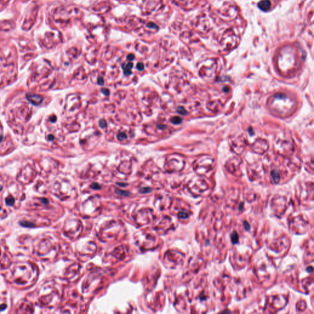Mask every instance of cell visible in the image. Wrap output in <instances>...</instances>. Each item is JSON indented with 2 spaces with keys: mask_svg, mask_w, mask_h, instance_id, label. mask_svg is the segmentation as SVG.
I'll return each instance as SVG.
<instances>
[{
  "mask_svg": "<svg viewBox=\"0 0 314 314\" xmlns=\"http://www.w3.org/2000/svg\"><path fill=\"white\" fill-rule=\"evenodd\" d=\"M271 3L269 0H262L258 3V7L263 11H268L271 8Z\"/></svg>",
  "mask_w": 314,
  "mask_h": 314,
  "instance_id": "obj_1",
  "label": "cell"
},
{
  "mask_svg": "<svg viewBox=\"0 0 314 314\" xmlns=\"http://www.w3.org/2000/svg\"><path fill=\"white\" fill-rule=\"evenodd\" d=\"M133 63H128L127 64H125L122 66L123 69H124V74L125 76H129L130 74H131V70L132 69L133 67Z\"/></svg>",
  "mask_w": 314,
  "mask_h": 314,
  "instance_id": "obj_2",
  "label": "cell"
},
{
  "mask_svg": "<svg viewBox=\"0 0 314 314\" xmlns=\"http://www.w3.org/2000/svg\"><path fill=\"white\" fill-rule=\"evenodd\" d=\"M271 175L275 183H277L280 180V175L278 172L276 171V170H274L271 173Z\"/></svg>",
  "mask_w": 314,
  "mask_h": 314,
  "instance_id": "obj_3",
  "label": "cell"
},
{
  "mask_svg": "<svg viewBox=\"0 0 314 314\" xmlns=\"http://www.w3.org/2000/svg\"><path fill=\"white\" fill-rule=\"evenodd\" d=\"M231 241H232V242L233 243V244H237L238 242V241H239V236H238L237 233L234 232L233 233L231 234Z\"/></svg>",
  "mask_w": 314,
  "mask_h": 314,
  "instance_id": "obj_4",
  "label": "cell"
},
{
  "mask_svg": "<svg viewBox=\"0 0 314 314\" xmlns=\"http://www.w3.org/2000/svg\"><path fill=\"white\" fill-rule=\"evenodd\" d=\"M182 120L181 118H180V117H178V116L174 117L172 118L171 120H170V121H171L173 124H175V125L180 124V123L182 122Z\"/></svg>",
  "mask_w": 314,
  "mask_h": 314,
  "instance_id": "obj_5",
  "label": "cell"
},
{
  "mask_svg": "<svg viewBox=\"0 0 314 314\" xmlns=\"http://www.w3.org/2000/svg\"><path fill=\"white\" fill-rule=\"evenodd\" d=\"M177 112L179 114L183 115H185L187 114V112L183 107H179L177 109Z\"/></svg>",
  "mask_w": 314,
  "mask_h": 314,
  "instance_id": "obj_6",
  "label": "cell"
},
{
  "mask_svg": "<svg viewBox=\"0 0 314 314\" xmlns=\"http://www.w3.org/2000/svg\"><path fill=\"white\" fill-rule=\"evenodd\" d=\"M127 138V136L125 133H120L117 135V139L119 141H123V140L126 139Z\"/></svg>",
  "mask_w": 314,
  "mask_h": 314,
  "instance_id": "obj_7",
  "label": "cell"
},
{
  "mask_svg": "<svg viewBox=\"0 0 314 314\" xmlns=\"http://www.w3.org/2000/svg\"><path fill=\"white\" fill-rule=\"evenodd\" d=\"M115 193L118 194V195H123V196H128L129 195V193H128L127 192H124V191L122 190H115Z\"/></svg>",
  "mask_w": 314,
  "mask_h": 314,
  "instance_id": "obj_8",
  "label": "cell"
},
{
  "mask_svg": "<svg viewBox=\"0 0 314 314\" xmlns=\"http://www.w3.org/2000/svg\"><path fill=\"white\" fill-rule=\"evenodd\" d=\"M99 125L101 128H104L107 126V122H106V120H104V119H101L99 121Z\"/></svg>",
  "mask_w": 314,
  "mask_h": 314,
  "instance_id": "obj_9",
  "label": "cell"
},
{
  "mask_svg": "<svg viewBox=\"0 0 314 314\" xmlns=\"http://www.w3.org/2000/svg\"><path fill=\"white\" fill-rule=\"evenodd\" d=\"M101 92L103 93L104 95L106 96H109V94H110V92H109V90L107 88H101Z\"/></svg>",
  "mask_w": 314,
  "mask_h": 314,
  "instance_id": "obj_10",
  "label": "cell"
},
{
  "mask_svg": "<svg viewBox=\"0 0 314 314\" xmlns=\"http://www.w3.org/2000/svg\"><path fill=\"white\" fill-rule=\"evenodd\" d=\"M6 203L8 204V205H13V203H14V200H13V198L12 197H9V198H7L6 199Z\"/></svg>",
  "mask_w": 314,
  "mask_h": 314,
  "instance_id": "obj_11",
  "label": "cell"
},
{
  "mask_svg": "<svg viewBox=\"0 0 314 314\" xmlns=\"http://www.w3.org/2000/svg\"><path fill=\"white\" fill-rule=\"evenodd\" d=\"M91 188L94 189V190H99V189H100L101 187L99 184L94 183H93L92 185H91Z\"/></svg>",
  "mask_w": 314,
  "mask_h": 314,
  "instance_id": "obj_12",
  "label": "cell"
},
{
  "mask_svg": "<svg viewBox=\"0 0 314 314\" xmlns=\"http://www.w3.org/2000/svg\"><path fill=\"white\" fill-rule=\"evenodd\" d=\"M151 188H143L141 189V193H149V192H151Z\"/></svg>",
  "mask_w": 314,
  "mask_h": 314,
  "instance_id": "obj_13",
  "label": "cell"
},
{
  "mask_svg": "<svg viewBox=\"0 0 314 314\" xmlns=\"http://www.w3.org/2000/svg\"><path fill=\"white\" fill-rule=\"evenodd\" d=\"M98 84H99V85H103L104 84V79L103 78V77H99L98 79Z\"/></svg>",
  "mask_w": 314,
  "mask_h": 314,
  "instance_id": "obj_14",
  "label": "cell"
},
{
  "mask_svg": "<svg viewBox=\"0 0 314 314\" xmlns=\"http://www.w3.org/2000/svg\"><path fill=\"white\" fill-rule=\"evenodd\" d=\"M137 69L139 71H142L144 69V66L143 63H139L137 65Z\"/></svg>",
  "mask_w": 314,
  "mask_h": 314,
  "instance_id": "obj_15",
  "label": "cell"
},
{
  "mask_svg": "<svg viewBox=\"0 0 314 314\" xmlns=\"http://www.w3.org/2000/svg\"><path fill=\"white\" fill-rule=\"evenodd\" d=\"M134 55H132V54H131V55H128V60H130V61H132V60H134Z\"/></svg>",
  "mask_w": 314,
  "mask_h": 314,
  "instance_id": "obj_16",
  "label": "cell"
}]
</instances>
